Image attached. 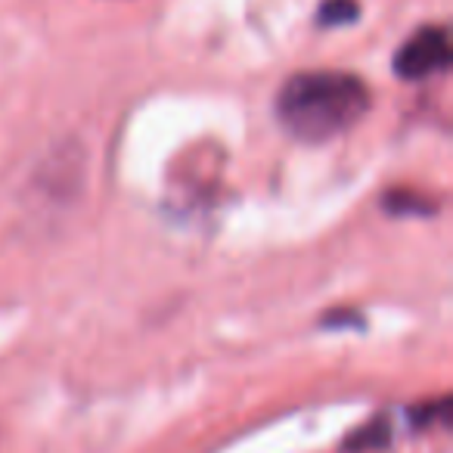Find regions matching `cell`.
I'll return each mask as SVG.
<instances>
[{
	"label": "cell",
	"instance_id": "3",
	"mask_svg": "<svg viewBox=\"0 0 453 453\" xmlns=\"http://www.w3.org/2000/svg\"><path fill=\"white\" fill-rule=\"evenodd\" d=\"M360 16V4L357 0H323L320 13H317V22L323 28H339V26H351Z\"/></svg>",
	"mask_w": 453,
	"mask_h": 453
},
{
	"label": "cell",
	"instance_id": "4",
	"mask_svg": "<svg viewBox=\"0 0 453 453\" xmlns=\"http://www.w3.org/2000/svg\"><path fill=\"white\" fill-rule=\"evenodd\" d=\"M385 208L397 214H410V211H432V202L428 199H413V193H388L385 199Z\"/></svg>",
	"mask_w": 453,
	"mask_h": 453
},
{
	"label": "cell",
	"instance_id": "1",
	"mask_svg": "<svg viewBox=\"0 0 453 453\" xmlns=\"http://www.w3.org/2000/svg\"><path fill=\"white\" fill-rule=\"evenodd\" d=\"M370 88L351 72H298L277 94V119L304 143L351 131L370 109Z\"/></svg>",
	"mask_w": 453,
	"mask_h": 453
},
{
	"label": "cell",
	"instance_id": "2",
	"mask_svg": "<svg viewBox=\"0 0 453 453\" xmlns=\"http://www.w3.org/2000/svg\"><path fill=\"white\" fill-rule=\"evenodd\" d=\"M450 65V38L447 28L426 26L407 38L395 53V75L403 81H422V78L441 75Z\"/></svg>",
	"mask_w": 453,
	"mask_h": 453
}]
</instances>
